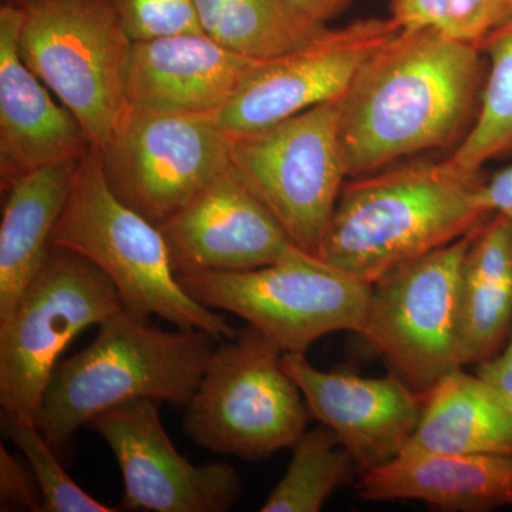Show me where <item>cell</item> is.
Here are the masks:
<instances>
[{
  "label": "cell",
  "mask_w": 512,
  "mask_h": 512,
  "mask_svg": "<svg viewBox=\"0 0 512 512\" xmlns=\"http://www.w3.org/2000/svg\"><path fill=\"white\" fill-rule=\"evenodd\" d=\"M340 97L259 133L232 138L235 170L292 244L315 256L348 178L339 136Z\"/></svg>",
  "instance_id": "cell-9"
},
{
  "label": "cell",
  "mask_w": 512,
  "mask_h": 512,
  "mask_svg": "<svg viewBox=\"0 0 512 512\" xmlns=\"http://www.w3.org/2000/svg\"><path fill=\"white\" fill-rule=\"evenodd\" d=\"M177 279L195 301L234 313L282 352L301 355L330 333L359 335L373 286L296 247L261 268L188 272Z\"/></svg>",
  "instance_id": "cell-7"
},
{
  "label": "cell",
  "mask_w": 512,
  "mask_h": 512,
  "mask_svg": "<svg viewBox=\"0 0 512 512\" xmlns=\"http://www.w3.org/2000/svg\"><path fill=\"white\" fill-rule=\"evenodd\" d=\"M80 160L47 165L20 178L3 192L0 320L9 315L45 261Z\"/></svg>",
  "instance_id": "cell-20"
},
{
  "label": "cell",
  "mask_w": 512,
  "mask_h": 512,
  "mask_svg": "<svg viewBox=\"0 0 512 512\" xmlns=\"http://www.w3.org/2000/svg\"><path fill=\"white\" fill-rule=\"evenodd\" d=\"M19 55L82 124L92 146L110 143L131 107V42L110 0H23Z\"/></svg>",
  "instance_id": "cell-5"
},
{
  "label": "cell",
  "mask_w": 512,
  "mask_h": 512,
  "mask_svg": "<svg viewBox=\"0 0 512 512\" xmlns=\"http://www.w3.org/2000/svg\"><path fill=\"white\" fill-rule=\"evenodd\" d=\"M389 16L403 29L430 28L478 47L512 20V0H392Z\"/></svg>",
  "instance_id": "cell-25"
},
{
  "label": "cell",
  "mask_w": 512,
  "mask_h": 512,
  "mask_svg": "<svg viewBox=\"0 0 512 512\" xmlns=\"http://www.w3.org/2000/svg\"><path fill=\"white\" fill-rule=\"evenodd\" d=\"M309 417L284 352L247 325L215 346L183 427L210 453L261 461L292 448Z\"/></svg>",
  "instance_id": "cell-6"
},
{
  "label": "cell",
  "mask_w": 512,
  "mask_h": 512,
  "mask_svg": "<svg viewBox=\"0 0 512 512\" xmlns=\"http://www.w3.org/2000/svg\"><path fill=\"white\" fill-rule=\"evenodd\" d=\"M311 417L335 431L360 474L389 463L409 443L424 396L399 376L362 377L316 369L301 353H284Z\"/></svg>",
  "instance_id": "cell-15"
},
{
  "label": "cell",
  "mask_w": 512,
  "mask_h": 512,
  "mask_svg": "<svg viewBox=\"0 0 512 512\" xmlns=\"http://www.w3.org/2000/svg\"><path fill=\"white\" fill-rule=\"evenodd\" d=\"M158 229L175 274L249 271L295 247L232 164Z\"/></svg>",
  "instance_id": "cell-14"
},
{
  "label": "cell",
  "mask_w": 512,
  "mask_h": 512,
  "mask_svg": "<svg viewBox=\"0 0 512 512\" xmlns=\"http://www.w3.org/2000/svg\"><path fill=\"white\" fill-rule=\"evenodd\" d=\"M476 373L491 384L512 424V332L503 350L480 363Z\"/></svg>",
  "instance_id": "cell-29"
},
{
  "label": "cell",
  "mask_w": 512,
  "mask_h": 512,
  "mask_svg": "<svg viewBox=\"0 0 512 512\" xmlns=\"http://www.w3.org/2000/svg\"><path fill=\"white\" fill-rule=\"evenodd\" d=\"M255 62L205 33L134 42L127 69L128 104L150 113L214 117Z\"/></svg>",
  "instance_id": "cell-17"
},
{
  "label": "cell",
  "mask_w": 512,
  "mask_h": 512,
  "mask_svg": "<svg viewBox=\"0 0 512 512\" xmlns=\"http://www.w3.org/2000/svg\"><path fill=\"white\" fill-rule=\"evenodd\" d=\"M403 451L512 456V424L491 384L457 367L424 394Z\"/></svg>",
  "instance_id": "cell-21"
},
{
  "label": "cell",
  "mask_w": 512,
  "mask_h": 512,
  "mask_svg": "<svg viewBox=\"0 0 512 512\" xmlns=\"http://www.w3.org/2000/svg\"><path fill=\"white\" fill-rule=\"evenodd\" d=\"M365 501H421L444 511L484 512L512 505V456L402 451L360 474Z\"/></svg>",
  "instance_id": "cell-18"
},
{
  "label": "cell",
  "mask_w": 512,
  "mask_h": 512,
  "mask_svg": "<svg viewBox=\"0 0 512 512\" xmlns=\"http://www.w3.org/2000/svg\"><path fill=\"white\" fill-rule=\"evenodd\" d=\"M231 146L214 117L131 107L101 150L104 177L123 204L160 227L227 170Z\"/></svg>",
  "instance_id": "cell-11"
},
{
  "label": "cell",
  "mask_w": 512,
  "mask_h": 512,
  "mask_svg": "<svg viewBox=\"0 0 512 512\" xmlns=\"http://www.w3.org/2000/svg\"><path fill=\"white\" fill-rule=\"evenodd\" d=\"M402 29L390 16L356 20L292 52L256 60L214 119L225 134L239 138L339 99L366 60Z\"/></svg>",
  "instance_id": "cell-12"
},
{
  "label": "cell",
  "mask_w": 512,
  "mask_h": 512,
  "mask_svg": "<svg viewBox=\"0 0 512 512\" xmlns=\"http://www.w3.org/2000/svg\"><path fill=\"white\" fill-rule=\"evenodd\" d=\"M474 232L372 286L359 336L383 357L390 372L421 396L451 370L463 367L458 360V298Z\"/></svg>",
  "instance_id": "cell-10"
},
{
  "label": "cell",
  "mask_w": 512,
  "mask_h": 512,
  "mask_svg": "<svg viewBox=\"0 0 512 512\" xmlns=\"http://www.w3.org/2000/svg\"><path fill=\"white\" fill-rule=\"evenodd\" d=\"M483 198L491 214H500L512 224V164L484 181Z\"/></svg>",
  "instance_id": "cell-30"
},
{
  "label": "cell",
  "mask_w": 512,
  "mask_h": 512,
  "mask_svg": "<svg viewBox=\"0 0 512 512\" xmlns=\"http://www.w3.org/2000/svg\"><path fill=\"white\" fill-rule=\"evenodd\" d=\"M484 79L478 47L430 28L400 30L340 97L346 177L377 173L463 140L476 119Z\"/></svg>",
  "instance_id": "cell-1"
},
{
  "label": "cell",
  "mask_w": 512,
  "mask_h": 512,
  "mask_svg": "<svg viewBox=\"0 0 512 512\" xmlns=\"http://www.w3.org/2000/svg\"><path fill=\"white\" fill-rule=\"evenodd\" d=\"M488 70L476 119L447 158L470 174H480L488 161L512 153V20L481 45Z\"/></svg>",
  "instance_id": "cell-23"
},
{
  "label": "cell",
  "mask_w": 512,
  "mask_h": 512,
  "mask_svg": "<svg viewBox=\"0 0 512 512\" xmlns=\"http://www.w3.org/2000/svg\"><path fill=\"white\" fill-rule=\"evenodd\" d=\"M158 404L137 399L87 423L111 448L121 468V510L227 512L238 503L242 480L225 463L194 466L178 453L161 424Z\"/></svg>",
  "instance_id": "cell-13"
},
{
  "label": "cell",
  "mask_w": 512,
  "mask_h": 512,
  "mask_svg": "<svg viewBox=\"0 0 512 512\" xmlns=\"http://www.w3.org/2000/svg\"><path fill=\"white\" fill-rule=\"evenodd\" d=\"M512 332V224L491 215L474 232L461 269L458 360L480 365L503 350Z\"/></svg>",
  "instance_id": "cell-19"
},
{
  "label": "cell",
  "mask_w": 512,
  "mask_h": 512,
  "mask_svg": "<svg viewBox=\"0 0 512 512\" xmlns=\"http://www.w3.org/2000/svg\"><path fill=\"white\" fill-rule=\"evenodd\" d=\"M120 309L119 292L99 266L50 245L39 271L0 320L2 413L36 421L63 350Z\"/></svg>",
  "instance_id": "cell-8"
},
{
  "label": "cell",
  "mask_w": 512,
  "mask_h": 512,
  "mask_svg": "<svg viewBox=\"0 0 512 512\" xmlns=\"http://www.w3.org/2000/svg\"><path fill=\"white\" fill-rule=\"evenodd\" d=\"M23 13L0 8V188L47 165L80 160L92 143L72 111L59 106L19 55Z\"/></svg>",
  "instance_id": "cell-16"
},
{
  "label": "cell",
  "mask_w": 512,
  "mask_h": 512,
  "mask_svg": "<svg viewBox=\"0 0 512 512\" xmlns=\"http://www.w3.org/2000/svg\"><path fill=\"white\" fill-rule=\"evenodd\" d=\"M2 431L22 451L42 493L43 512H116L82 490L47 443L35 420L2 413Z\"/></svg>",
  "instance_id": "cell-26"
},
{
  "label": "cell",
  "mask_w": 512,
  "mask_h": 512,
  "mask_svg": "<svg viewBox=\"0 0 512 512\" xmlns=\"http://www.w3.org/2000/svg\"><path fill=\"white\" fill-rule=\"evenodd\" d=\"M480 174L440 163L393 165L343 184L319 258L373 285L466 237L491 217Z\"/></svg>",
  "instance_id": "cell-2"
},
{
  "label": "cell",
  "mask_w": 512,
  "mask_h": 512,
  "mask_svg": "<svg viewBox=\"0 0 512 512\" xmlns=\"http://www.w3.org/2000/svg\"><path fill=\"white\" fill-rule=\"evenodd\" d=\"M355 470V461L335 431L320 423L293 444L284 477L259 511L318 512Z\"/></svg>",
  "instance_id": "cell-24"
},
{
  "label": "cell",
  "mask_w": 512,
  "mask_h": 512,
  "mask_svg": "<svg viewBox=\"0 0 512 512\" xmlns=\"http://www.w3.org/2000/svg\"><path fill=\"white\" fill-rule=\"evenodd\" d=\"M131 42L202 32L192 0H110Z\"/></svg>",
  "instance_id": "cell-27"
},
{
  "label": "cell",
  "mask_w": 512,
  "mask_h": 512,
  "mask_svg": "<svg viewBox=\"0 0 512 512\" xmlns=\"http://www.w3.org/2000/svg\"><path fill=\"white\" fill-rule=\"evenodd\" d=\"M50 245L70 249L99 266L131 315L158 316L177 328L205 330L217 340L238 332L224 315L184 291L160 229L110 190L100 148L90 147L80 160Z\"/></svg>",
  "instance_id": "cell-4"
},
{
  "label": "cell",
  "mask_w": 512,
  "mask_h": 512,
  "mask_svg": "<svg viewBox=\"0 0 512 512\" xmlns=\"http://www.w3.org/2000/svg\"><path fill=\"white\" fill-rule=\"evenodd\" d=\"M202 32L249 59L265 60L308 45L328 30L285 0H192Z\"/></svg>",
  "instance_id": "cell-22"
},
{
  "label": "cell",
  "mask_w": 512,
  "mask_h": 512,
  "mask_svg": "<svg viewBox=\"0 0 512 512\" xmlns=\"http://www.w3.org/2000/svg\"><path fill=\"white\" fill-rule=\"evenodd\" d=\"M220 340L200 329L163 330L124 309L99 323L97 338L57 363L36 423L57 456L100 413L131 400L187 407Z\"/></svg>",
  "instance_id": "cell-3"
},
{
  "label": "cell",
  "mask_w": 512,
  "mask_h": 512,
  "mask_svg": "<svg viewBox=\"0 0 512 512\" xmlns=\"http://www.w3.org/2000/svg\"><path fill=\"white\" fill-rule=\"evenodd\" d=\"M13 3H20L23 2V0H12Z\"/></svg>",
  "instance_id": "cell-32"
},
{
  "label": "cell",
  "mask_w": 512,
  "mask_h": 512,
  "mask_svg": "<svg viewBox=\"0 0 512 512\" xmlns=\"http://www.w3.org/2000/svg\"><path fill=\"white\" fill-rule=\"evenodd\" d=\"M0 511L43 512L42 493L35 476L18 458L0 446Z\"/></svg>",
  "instance_id": "cell-28"
},
{
  "label": "cell",
  "mask_w": 512,
  "mask_h": 512,
  "mask_svg": "<svg viewBox=\"0 0 512 512\" xmlns=\"http://www.w3.org/2000/svg\"><path fill=\"white\" fill-rule=\"evenodd\" d=\"M293 9L305 18L328 25L330 20L338 18L355 0H285Z\"/></svg>",
  "instance_id": "cell-31"
}]
</instances>
